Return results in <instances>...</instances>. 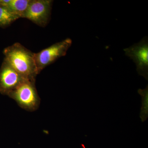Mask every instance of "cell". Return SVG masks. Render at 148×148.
Masks as SVG:
<instances>
[{"mask_svg": "<svg viewBox=\"0 0 148 148\" xmlns=\"http://www.w3.org/2000/svg\"><path fill=\"white\" fill-rule=\"evenodd\" d=\"M5 61L25 79L35 82L38 74L34 53L18 43L6 48Z\"/></svg>", "mask_w": 148, "mask_h": 148, "instance_id": "obj_1", "label": "cell"}, {"mask_svg": "<svg viewBox=\"0 0 148 148\" xmlns=\"http://www.w3.org/2000/svg\"><path fill=\"white\" fill-rule=\"evenodd\" d=\"M19 107L29 112L36 110L39 107L40 99L35 82L25 80L8 95Z\"/></svg>", "mask_w": 148, "mask_h": 148, "instance_id": "obj_2", "label": "cell"}, {"mask_svg": "<svg viewBox=\"0 0 148 148\" xmlns=\"http://www.w3.org/2000/svg\"><path fill=\"white\" fill-rule=\"evenodd\" d=\"M72 44V40L68 38L41 51L38 53H34L35 60L38 73L47 66L58 58L66 55Z\"/></svg>", "mask_w": 148, "mask_h": 148, "instance_id": "obj_3", "label": "cell"}, {"mask_svg": "<svg viewBox=\"0 0 148 148\" xmlns=\"http://www.w3.org/2000/svg\"><path fill=\"white\" fill-rule=\"evenodd\" d=\"M125 55L132 59L136 66L140 75L148 79V40L147 37L143 38L138 43L124 49Z\"/></svg>", "mask_w": 148, "mask_h": 148, "instance_id": "obj_4", "label": "cell"}, {"mask_svg": "<svg viewBox=\"0 0 148 148\" xmlns=\"http://www.w3.org/2000/svg\"><path fill=\"white\" fill-rule=\"evenodd\" d=\"M52 1L50 0L31 1L24 18L29 19L37 25L44 27L50 16Z\"/></svg>", "mask_w": 148, "mask_h": 148, "instance_id": "obj_5", "label": "cell"}, {"mask_svg": "<svg viewBox=\"0 0 148 148\" xmlns=\"http://www.w3.org/2000/svg\"><path fill=\"white\" fill-rule=\"evenodd\" d=\"M25 80L5 61L0 71V92L8 95Z\"/></svg>", "mask_w": 148, "mask_h": 148, "instance_id": "obj_6", "label": "cell"}, {"mask_svg": "<svg viewBox=\"0 0 148 148\" xmlns=\"http://www.w3.org/2000/svg\"><path fill=\"white\" fill-rule=\"evenodd\" d=\"M31 0H11L7 7L11 12L18 18H24V14L31 2Z\"/></svg>", "mask_w": 148, "mask_h": 148, "instance_id": "obj_7", "label": "cell"}, {"mask_svg": "<svg viewBox=\"0 0 148 148\" xmlns=\"http://www.w3.org/2000/svg\"><path fill=\"white\" fill-rule=\"evenodd\" d=\"M138 92L142 97V107L140 109V118L143 122L147 120L148 117V85L144 89H139Z\"/></svg>", "mask_w": 148, "mask_h": 148, "instance_id": "obj_8", "label": "cell"}, {"mask_svg": "<svg viewBox=\"0 0 148 148\" xmlns=\"http://www.w3.org/2000/svg\"><path fill=\"white\" fill-rule=\"evenodd\" d=\"M18 18L8 9L0 6V25L1 26L9 25Z\"/></svg>", "mask_w": 148, "mask_h": 148, "instance_id": "obj_9", "label": "cell"}]
</instances>
